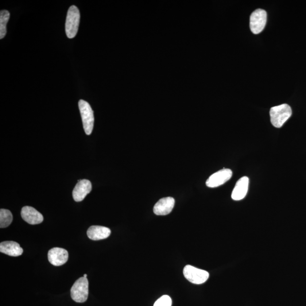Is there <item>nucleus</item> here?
Segmentation results:
<instances>
[{
	"label": "nucleus",
	"mask_w": 306,
	"mask_h": 306,
	"mask_svg": "<svg viewBox=\"0 0 306 306\" xmlns=\"http://www.w3.org/2000/svg\"><path fill=\"white\" fill-rule=\"evenodd\" d=\"M249 177L247 176L241 177L236 183L233 191H232L231 195L232 200L239 201L245 198L248 189H249Z\"/></svg>",
	"instance_id": "12"
},
{
	"label": "nucleus",
	"mask_w": 306,
	"mask_h": 306,
	"mask_svg": "<svg viewBox=\"0 0 306 306\" xmlns=\"http://www.w3.org/2000/svg\"><path fill=\"white\" fill-rule=\"evenodd\" d=\"M13 221V215L7 209H1L0 210V227H8Z\"/></svg>",
	"instance_id": "16"
},
{
	"label": "nucleus",
	"mask_w": 306,
	"mask_h": 306,
	"mask_svg": "<svg viewBox=\"0 0 306 306\" xmlns=\"http://www.w3.org/2000/svg\"><path fill=\"white\" fill-rule=\"evenodd\" d=\"M79 106L85 133L87 135H90L92 133L93 128H94V112H93L90 104L84 100H80Z\"/></svg>",
	"instance_id": "3"
},
{
	"label": "nucleus",
	"mask_w": 306,
	"mask_h": 306,
	"mask_svg": "<svg viewBox=\"0 0 306 306\" xmlns=\"http://www.w3.org/2000/svg\"><path fill=\"white\" fill-rule=\"evenodd\" d=\"M72 300L77 303H84L88 296V281L84 277L78 279L71 289Z\"/></svg>",
	"instance_id": "4"
},
{
	"label": "nucleus",
	"mask_w": 306,
	"mask_h": 306,
	"mask_svg": "<svg viewBox=\"0 0 306 306\" xmlns=\"http://www.w3.org/2000/svg\"><path fill=\"white\" fill-rule=\"evenodd\" d=\"M175 205V200L173 197H165L159 200L154 205L153 211L158 216H166L170 214Z\"/></svg>",
	"instance_id": "11"
},
{
	"label": "nucleus",
	"mask_w": 306,
	"mask_h": 306,
	"mask_svg": "<svg viewBox=\"0 0 306 306\" xmlns=\"http://www.w3.org/2000/svg\"><path fill=\"white\" fill-rule=\"evenodd\" d=\"M0 252L10 257H17L23 254V250L17 242L5 241L0 243Z\"/></svg>",
	"instance_id": "14"
},
{
	"label": "nucleus",
	"mask_w": 306,
	"mask_h": 306,
	"mask_svg": "<svg viewBox=\"0 0 306 306\" xmlns=\"http://www.w3.org/2000/svg\"><path fill=\"white\" fill-rule=\"evenodd\" d=\"M92 189L90 181L87 179L79 180L78 183L73 189L72 195L73 199L76 202H80L90 193Z\"/></svg>",
	"instance_id": "9"
},
{
	"label": "nucleus",
	"mask_w": 306,
	"mask_h": 306,
	"mask_svg": "<svg viewBox=\"0 0 306 306\" xmlns=\"http://www.w3.org/2000/svg\"><path fill=\"white\" fill-rule=\"evenodd\" d=\"M68 252L61 248L55 247L50 250L48 253V261L54 266L63 265L68 260Z\"/></svg>",
	"instance_id": "8"
},
{
	"label": "nucleus",
	"mask_w": 306,
	"mask_h": 306,
	"mask_svg": "<svg viewBox=\"0 0 306 306\" xmlns=\"http://www.w3.org/2000/svg\"><path fill=\"white\" fill-rule=\"evenodd\" d=\"M84 277L85 278H87V274H84Z\"/></svg>",
	"instance_id": "18"
},
{
	"label": "nucleus",
	"mask_w": 306,
	"mask_h": 306,
	"mask_svg": "<svg viewBox=\"0 0 306 306\" xmlns=\"http://www.w3.org/2000/svg\"><path fill=\"white\" fill-rule=\"evenodd\" d=\"M232 173L230 169L219 170L208 178L206 184L208 187L216 188L226 183L232 177Z\"/></svg>",
	"instance_id": "7"
},
{
	"label": "nucleus",
	"mask_w": 306,
	"mask_h": 306,
	"mask_svg": "<svg viewBox=\"0 0 306 306\" xmlns=\"http://www.w3.org/2000/svg\"><path fill=\"white\" fill-rule=\"evenodd\" d=\"M80 22V13L76 6L69 7L65 23V32L68 38L72 39L78 32Z\"/></svg>",
	"instance_id": "2"
},
{
	"label": "nucleus",
	"mask_w": 306,
	"mask_h": 306,
	"mask_svg": "<svg viewBox=\"0 0 306 306\" xmlns=\"http://www.w3.org/2000/svg\"><path fill=\"white\" fill-rule=\"evenodd\" d=\"M172 298L169 296H163L155 302L154 306H172Z\"/></svg>",
	"instance_id": "17"
},
{
	"label": "nucleus",
	"mask_w": 306,
	"mask_h": 306,
	"mask_svg": "<svg viewBox=\"0 0 306 306\" xmlns=\"http://www.w3.org/2000/svg\"><path fill=\"white\" fill-rule=\"evenodd\" d=\"M10 13L8 11L3 10L0 12V39L2 40L6 36V25L9 21Z\"/></svg>",
	"instance_id": "15"
},
{
	"label": "nucleus",
	"mask_w": 306,
	"mask_h": 306,
	"mask_svg": "<svg viewBox=\"0 0 306 306\" xmlns=\"http://www.w3.org/2000/svg\"><path fill=\"white\" fill-rule=\"evenodd\" d=\"M109 228L101 226H91L87 231V237L92 241H99L107 238L111 234Z\"/></svg>",
	"instance_id": "13"
},
{
	"label": "nucleus",
	"mask_w": 306,
	"mask_h": 306,
	"mask_svg": "<svg viewBox=\"0 0 306 306\" xmlns=\"http://www.w3.org/2000/svg\"><path fill=\"white\" fill-rule=\"evenodd\" d=\"M183 274L187 280L192 284L197 285L204 284L208 280L209 277L207 271L197 268L190 265L184 267Z\"/></svg>",
	"instance_id": "5"
},
{
	"label": "nucleus",
	"mask_w": 306,
	"mask_h": 306,
	"mask_svg": "<svg viewBox=\"0 0 306 306\" xmlns=\"http://www.w3.org/2000/svg\"><path fill=\"white\" fill-rule=\"evenodd\" d=\"M292 115V108L287 104L272 107L270 110L271 123L274 127L279 129L291 117Z\"/></svg>",
	"instance_id": "1"
},
{
	"label": "nucleus",
	"mask_w": 306,
	"mask_h": 306,
	"mask_svg": "<svg viewBox=\"0 0 306 306\" xmlns=\"http://www.w3.org/2000/svg\"><path fill=\"white\" fill-rule=\"evenodd\" d=\"M267 14L264 10L259 9L254 11L250 17V29L254 34L261 33L266 23Z\"/></svg>",
	"instance_id": "6"
},
{
	"label": "nucleus",
	"mask_w": 306,
	"mask_h": 306,
	"mask_svg": "<svg viewBox=\"0 0 306 306\" xmlns=\"http://www.w3.org/2000/svg\"><path fill=\"white\" fill-rule=\"evenodd\" d=\"M21 214L23 219L30 224H40L44 220V216L41 213L32 207H23Z\"/></svg>",
	"instance_id": "10"
}]
</instances>
